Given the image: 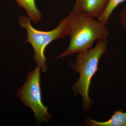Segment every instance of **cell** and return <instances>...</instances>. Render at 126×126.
Masks as SVG:
<instances>
[{
	"label": "cell",
	"mask_w": 126,
	"mask_h": 126,
	"mask_svg": "<svg viewBox=\"0 0 126 126\" xmlns=\"http://www.w3.org/2000/svg\"><path fill=\"white\" fill-rule=\"evenodd\" d=\"M67 17L69 45L57 59L86 52L95 41L107 38L109 31L106 25L83 12L73 9Z\"/></svg>",
	"instance_id": "1"
},
{
	"label": "cell",
	"mask_w": 126,
	"mask_h": 126,
	"mask_svg": "<svg viewBox=\"0 0 126 126\" xmlns=\"http://www.w3.org/2000/svg\"><path fill=\"white\" fill-rule=\"evenodd\" d=\"M108 44L107 38L98 40L94 47L78 53L75 62L70 63L75 71L79 74V79L72 88L75 95L79 94L82 96L85 111L88 110L92 105L89 96L91 80L98 70L99 60L106 52Z\"/></svg>",
	"instance_id": "2"
},
{
	"label": "cell",
	"mask_w": 126,
	"mask_h": 126,
	"mask_svg": "<svg viewBox=\"0 0 126 126\" xmlns=\"http://www.w3.org/2000/svg\"><path fill=\"white\" fill-rule=\"evenodd\" d=\"M31 20L24 16H20L19 22L21 26L27 31L26 42L30 43L33 48L34 61L36 62L41 71L46 73L47 67L45 55L46 48L52 41L60 39L68 35L67 17L63 18L54 29L49 31L38 30L34 28Z\"/></svg>",
	"instance_id": "3"
},
{
	"label": "cell",
	"mask_w": 126,
	"mask_h": 126,
	"mask_svg": "<svg viewBox=\"0 0 126 126\" xmlns=\"http://www.w3.org/2000/svg\"><path fill=\"white\" fill-rule=\"evenodd\" d=\"M40 70L38 66L30 72L25 82L18 93L19 100L34 112L37 126L43 122L48 121L52 117L48 112V108L42 101Z\"/></svg>",
	"instance_id": "4"
},
{
	"label": "cell",
	"mask_w": 126,
	"mask_h": 126,
	"mask_svg": "<svg viewBox=\"0 0 126 126\" xmlns=\"http://www.w3.org/2000/svg\"><path fill=\"white\" fill-rule=\"evenodd\" d=\"M109 0H76L73 9L83 12L94 18L105 11Z\"/></svg>",
	"instance_id": "5"
},
{
	"label": "cell",
	"mask_w": 126,
	"mask_h": 126,
	"mask_svg": "<svg viewBox=\"0 0 126 126\" xmlns=\"http://www.w3.org/2000/svg\"><path fill=\"white\" fill-rule=\"evenodd\" d=\"M85 122L87 126H126V112L118 110L107 121L97 122L88 117Z\"/></svg>",
	"instance_id": "6"
},
{
	"label": "cell",
	"mask_w": 126,
	"mask_h": 126,
	"mask_svg": "<svg viewBox=\"0 0 126 126\" xmlns=\"http://www.w3.org/2000/svg\"><path fill=\"white\" fill-rule=\"evenodd\" d=\"M20 6L25 10L28 17L34 23H38L41 20L42 15L37 9L35 0H15Z\"/></svg>",
	"instance_id": "7"
},
{
	"label": "cell",
	"mask_w": 126,
	"mask_h": 126,
	"mask_svg": "<svg viewBox=\"0 0 126 126\" xmlns=\"http://www.w3.org/2000/svg\"><path fill=\"white\" fill-rule=\"evenodd\" d=\"M126 1V0H109L105 11L98 18V19L104 24L107 25L110 16L115 9L120 4Z\"/></svg>",
	"instance_id": "8"
},
{
	"label": "cell",
	"mask_w": 126,
	"mask_h": 126,
	"mask_svg": "<svg viewBox=\"0 0 126 126\" xmlns=\"http://www.w3.org/2000/svg\"><path fill=\"white\" fill-rule=\"evenodd\" d=\"M119 21L126 33V5L120 14Z\"/></svg>",
	"instance_id": "9"
}]
</instances>
